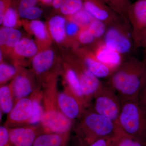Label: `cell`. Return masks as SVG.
<instances>
[{"label":"cell","instance_id":"obj_1","mask_svg":"<svg viewBox=\"0 0 146 146\" xmlns=\"http://www.w3.org/2000/svg\"><path fill=\"white\" fill-rule=\"evenodd\" d=\"M106 84L115 91L121 102L138 100L146 85V60L131 56L126 58Z\"/></svg>","mask_w":146,"mask_h":146},{"label":"cell","instance_id":"obj_2","mask_svg":"<svg viewBox=\"0 0 146 146\" xmlns=\"http://www.w3.org/2000/svg\"><path fill=\"white\" fill-rule=\"evenodd\" d=\"M74 131L82 144L86 146L100 138L123 133L117 123L95 112L91 108L85 110L78 120Z\"/></svg>","mask_w":146,"mask_h":146},{"label":"cell","instance_id":"obj_3","mask_svg":"<svg viewBox=\"0 0 146 146\" xmlns=\"http://www.w3.org/2000/svg\"><path fill=\"white\" fill-rule=\"evenodd\" d=\"M117 124L126 135L146 139V109L138 100L122 102Z\"/></svg>","mask_w":146,"mask_h":146},{"label":"cell","instance_id":"obj_4","mask_svg":"<svg viewBox=\"0 0 146 146\" xmlns=\"http://www.w3.org/2000/svg\"><path fill=\"white\" fill-rule=\"evenodd\" d=\"M62 63V59L51 47L39 51L31 62V70L39 86L56 78L61 74Z\"/></svg>","mask_w":146,"mask_h":146},{"label":"cell","instance_id":"obj_5","mask_svg":"<svg viewBox=\"0 0 146 146\" xmlns=\"http://www.w3.org/2000/svg\"><path fill=\"white\" fill-rule=\"evenodd\" d=\"M102 40L109 48L125 58L135 52L131 27L126 21H120L108 27Z\"/></svg>","mask_w":146,"mask_h":146},{"label":"cell","instance_id":"obj_6","mask_svg":"<svg viewBox=\"0 0 146 146\" xmlns=\"http://www.w3.org/2000/svg\"><path fill=\"white\" fill-rule=\"evenodd\" d=\"M44 113L39 125L43 133H70L74 123L65 117L58 108L55 97H43Z\"/></svg>","mask_w":146,"mask_h":146},{"label":"cell","instance_id":"obj_7","mask_svg":"<svg viewBox=\"0 0 146 146\" xmlns=\"http://www.w3.org/2000/svg\"><path fill=\"white\" fill-rule=\"evenodd\" d=\"M63 59L70 65L78 76L87 108H89L95 95L104 84L90 72L83 61L72 51L65 53Z\"/></svg>","mask_w":146,"mask_h":146},{"label":"cell","instance_id":"obj_8","mask_svg":"<svg viewBox=\"0 0 146 146\" xmlns=\"http://www.w3.org/2000/svg\"><path fill=\"white\" fill-rule=\"evenodd\" d=\"M121 105L117 94L106 84L95 95L90 108L117 123Z\"/></svg>","mask_w":146,"mask_h":146},{"label":"cell","instance_id":"obj_9","mask_svg":"<svg viewBox=\"0 0 146 146\" xmlns=\"http://www.w3.org/2000/svg\"><path fill=\"white\" fill-rule=\"evenodd\" d=\"M128 20L136 51L142 47L146 36V0H137L131 3L129 10Z\"/></svg>","mask_w":146,"mask_h":146},{"label":"cell","instance_id":"obj_10","mask_svg":"<svg viewBox=\"0 0 146 146\" xmlns=\"http://www.w3.org/2000/svg\"><path fill=\"white\" fill-rule=\"evenodd\" d=\"M13 89L15 103L18 100L28 97L39 89L40 86L31 70L23 67L10 82Z\"/></svg>","mask_w":146,"mask_h":146},{"label":"cell","instance_id":"obj_11","mask_svg":"<svg viewBox=\"0 0 146 146\" xmlns=\"http://www.w3.org/2000/svg\"><path fill=\"white\" fill-rule=\"evenodd\" d=\"M56 102L60 112L74 123L79 119L86 110L83 105L67 86L58 91Z\"/></svg>","mask_w":146,"mask_h":146},{"label":"cell","instance_id":"obj_12","mask_svg":"<svg viewBox=\"0 0 146 146\" xmlns=\"http://www.w3.org/2000/svg\"><path fill=\"white\" fill-rule=\"evenodd\" d=\"M83 1L84 9L108 27L120 21H125L102 0H83Z\"/></svg>","mask_w":146,"mask_h":146},{"label":"cell","instance_id":"obj_13","mask_svg":"<svg viewBox=\"0 0 146 146\" xmlns=\"http://www.w3.org/2000/svg\"><path fill=\"white\" fill-rule=\"evenodd\" d=\"M32 110V102L31 97L19 100L7 114L4 125L9 128L30 125Z\"/></svg>","mask_w":146,"mask_h":146},{"label":"cell","instance_id":"obj_14","mask_svg":"<svg viewBox=\"0 0 146 146\" xmlns=\"http://www.w3.org/2000/svg\"><path fill=\"white\" fill-rule=\"evenodd\" d=\"M72 51L83 61L90 72L98 78H108L116 70L100 62L89 48L80 46Z\"/></svg>","mask_w":146,"mask_h":146},{"label":"cell","instance_id":"obj_15","mask_svg":"<svg viewBox=\"0 0 146 146\" xmlns=\"http://www.w3.org/2000/svg\"><path fill=\"white\" fill-rule=\"evenodd\" d=\"M39 51V47L34 40L29 37H23L8 56L13 64L23 67L26 61L31 62L33 58Z\"/></svg>","mask_w":146,"mask_h":146},{"label":"cell","instance_id":"obj_16","mask_svg":"<svg viewBox=\"0 0 146 146\" xmlns=\"http://www.w3.org/2000/svg\"><path fill=\"white\" fill-rule=\"evenodd\" d=\"M9 131L11 146H33L36 138L43 133L39 125L10 128Z\"/></svg>","mask_w":146,"mask_h":146},{"label":"cell","instance_id":"obj_17","mask_svg":"<svg viewBox=\"0 0 146 146\" xmlns=\"http://www.w3.org/2000/svg\"><path fill=\"white\" fill-rule=\"evenodd\" d=\"M22 25L28 33L34 35L35 42L42 50L51 47L52 39L47 25L39 20H23Z\"/></svg>","mask_w":146,"mask_h":146},{"label":"cell","instance_id":"obj_18","mask_svg":"<svg viewBox=\"0 0 146 146\" xmlns=\"http://www.w3.org/2000/svg\"><path fill=\"white\" fill-rule=\"evenodd\" d=\"M89 48L100 62L115 70L119 67L126 58L119 53L109 48L102 39L98 41Z\"/></svg>","mask_w":146,"mask_h":146},{"label":"cell","instance_id":"obj_19","mask_svg":"<svg viewBox=\"0 0 146 146\" xmlns=\"http://www.w3.org/2000/svg\"><path fill=\"white\" fill-rule=\"evenodd\" d=\"M61 74L63 76V84L70 89L81 102L85 109L88 108L78 76L73 68L62 59Z\"/></svg>","mask_w":146,"mask_h":146},{"label":"cell","instance_id":"obj_20","mask_svg":"<svg viewBox=\"0 0 146 146\" xmlns=\"http://www.w3.org/2000/svg\"><path fill=\"white\" fill-rule=\"evenodd\" d=\"M66 21L65 16L55 15L49 20L47 26L53 41L59 46L67 47L65 31Z\"/></svg>","mask_w":146,"mask_h":146},{"label":"cell","instance_id":"obj_21","mask_svg":"<svg viewBox=\"0 0 146 146\" xmlns=\"http://www.w3.org/2000/svg\"><path fill=\"white\" fill-rule=\"evenodd\" d=\"M22 33L15 28L2 27L0 29V50L4 56H8L22 39Z\"/></svg>","mask_w":146,"mask_h":146},{"label":"cell","instance_id":"obj_22","mask_svg":"<svg viewBox=\"0 0 146 146\" xmlns=\"http://www.w3.org/2000/svg\"><path fill=\"white\" fill-rule=\"evenodd\" d=\"M70 133H42L36 138L33 146H66Z\"/></svg>","mask_w":146,"mask_h":146},{"label":"cell","instance_id":"obj_23","mask_svg":"<svg viewBox=\"0 0 146 146\" xmlns=\"http://www.w3.org/2000/svg\"><path fill=\"white\" fill-rule=\"evenodd\" d=\"M32 102V111L30 125H39L44 113L42 91L38 89L30 96Z\"/></svg>","mask_w":146,"mask_h":146},{"label":"cell","instance_id":"obj_24","mask_svg":"<svg viewBox=\"0 0 146 146\" xmlns=\"http://www.w3.org/2000/svg\"><path fill=\"white\" fill-rule=\"evenodd\" d=\"M15 104L13 89L11 84H5L0 88V107L1 111L8 114Z\"/></svg>","mask_w":146,"mask_h":146},{"label":"cell","instance_id":"obj_25","mask_svg":"<svg viewBox=\"0 0 146 146\" xmlns=\"http://www.w3.org/2000/svg\"><path fill=\"white\" fill-rule=\"evenodd\" d=\"M20 17L17 9V3L13 1L11 5L5 13L2 21L0 23L3 27L15 28L22 25V21L19 18Z\"/></svg>","mask_w":146,"mask_h":146},{"label":"cell","instance_id":"obj_26","mask_svg":"<svg viewBox=\"0 0 146 146\" xmlns=\"http://www.w3.org/2000/svg\"><path fill=\"white\" fill-rule=\"evenodd\" d=\"M22 66L16 64H9L4 61L0 63V84L5 85L13 80L19 72Z\"/></svg>","mask_w":146,"mask_h":146},{"label":"cell","instance_id":"obj_27","mask_svg":"<svg viewBox=\"0 0 146 146\" xmlns=\"http://www.w3.org/2000/svg\"><path fill=\"white\" fill-rule=\"evenodd\" d=\"M106 4L113 9L126 22L128 20V12L131 4L130 0H102Z\"/></svg>","mask_w":146,"mask_h":146},{"label":"cell","instance_id":"obj_28","mask_svg":"<svg viewBox=\"0 0 146 146\" xmlns=\"http://www.w3.org/2000/svg\"><path fill=\"white\" fill-rule=\"evenodd\" d=\"M65 17L67 20L75 22L81 29L88 28L95 19L84 8L74 14Z\"/></svg>","mask_w":146,"mask_h":146},{"label":"cell","instance_id":"obj_29","mask_svg":"<svg viewBox=\"0 0 146 146\" xmlns=\"http://www.w3.org/2000/svg\"><path fill=\"white\" fill-rule=\"evenodd\" d=\"M83 0H65L58 13L64 16H70L83 8Z\"/></svg>","mask_w":146,"mask_h":146},{"label":"cell","instance_id":"obj_30","mask_svg":"<svg viewBox=\"0 0 146 146\" xmlns=\"http://www.w3.org/2000/svg\"><path fill=\"white\" fill-rule=\"evenodd\" d=\"M77 40L80 46H81L82 47L90 48L100 40H98L94 37L88 28H84L80 29Z\"/></svg>","mask_w":146,"mask_h":146},{"label":"cell","instance_id":"obj_31","mask_svg":"<svg viewBox=\"0 0 146 146\" xmlns=\"http://www.w3.org/2000/svg\"><path fill=\"white\" fill-rule=\"evenodd\" d=\"M108 27L103 22L95 19L88 27L89 31L94 37L98 39H102L106 32Z\"/></svg>","mask_w":146,"mask_h":146},{"label":"cell","instance_id":"obj_32","mask_svg":"<svg viewBox=\"0 0 146 146\" xmlns=\"http://www.w3.org/2000/svg\"><path fill=\"white\" fill-rule=\"evenodd\" d=\"M115 146H146V139L134 138L123 133L118 138Z\"/></svg>","mask_w":146,"mask_h":146},{"label":"cell","instance_id":"obj_33","mask_svg":"<svg viewBox=\"0 0 146 146\" xmlns=\"http://www.w3.org/2000/svg\"><path fill=\"white\" fill-rule=\"evenodd\" d=\"M21 18L25 20H37L40 18L43 13V10L41 8L35 6L27 9L18 12Z\"/></svg>","mask_w":146,"mask_h":146},{"label":"cell","instance_id":"obj_34","mask_svg":"<svg viewBox=\"0 0 146 146\" xmlns=\"http://www.w3.org/2000/svg\"><path fill=\"white\" fill-rule=\"evenodd\" d=\"M123 133L116 136L100 138L88 146H115L118 138Z\"/></svg>","mask_w":146,"mask_h":146},{"label":"cell","instance_id":"obj_35","mask_svg":"<svg viewBox=\"0 0 146 146\" xmlns=\"http://www.w3.org/2000/svg\"><path fill=\"white\" fill-rule=\"evenodd\" d=\"M0 146H11L9 128L5 125L0 127Z\"/></svg>","mask_w":146,"mask_h":146},{"label":"cell","instance_id":"obj_36","mask_svg":"<svg viewBox=\"0 0 146 146\" xmlns=\"http://www.w3.org/2000/svg\"><path fill=\"white\" fill-rule=\"evenodd\" d=\"M38 0H20L17 4L18 12L35 6Z\"/></svg>","mask_w":146,"mask_h":146},{"label":"cell","instance_id":"obj_37","mask_svg":"<svg viewBox=\"0 0 146 146\" xmlns=\"http://www.w3.org/2000/svg\"><path fill=\"white\" fill-rule=\"evenodd\" d=\"M13 0H0V23L2 21L5 13L13 2Z\"/></svg>","mask_w":146,"mask_h":146},{"label":"cell","instance_id":"obj_38","mask_svg":"<svg viewBox=\"0 0 146 146\" xmlns=\"http://www.w3.org/2000/svg\"><path fill=\"white\" fill-rule=\"evenodd\" d=\"M138 101L146 109V85L140 93Z\"/></svg>","mask_w":146,"mask_h":146},{"label":"cell","instance_id":"obj_39","mask_svg":"<svg viewBox=\"0 0 146 146\" xmlns=\"http://www.w3.org/2000/svg\"><path fill=\"white\" fill-rule=\"evenodd\" d=\"M65 1V0H54L51 5L54 10L58 12L63 5Z\"/></svg>","mask_w":146,"mask_h":146},{"label":"cell","instance_id":"obj_40","mask_svg":"<svg viewBox=\"0 0 146 146\" xmlns=\"http://www.w3.org/2000/svg\"><path fill=\"white\" fill-rule=\"evenodd\" d=\"M53 1L54 0H38V1L43 4L46 5H51Z\"/></svg>","mask_w":146,"mask_h":146},{"label":"cell","instance_id":"obj_41","mask_svg":"<svg viewBox=\"0 0 146 146\" xmlns=\"http://www.w3.org/2000/svg\"><path fill=\"white\" fill-rule=\"evenodd\" d=\"M142 47L144 48V51H145V57L144 59L146 60V36L144 39L143 42Z\"/></svg>","mask_w":146,"mask_h":146}]
</instances>
